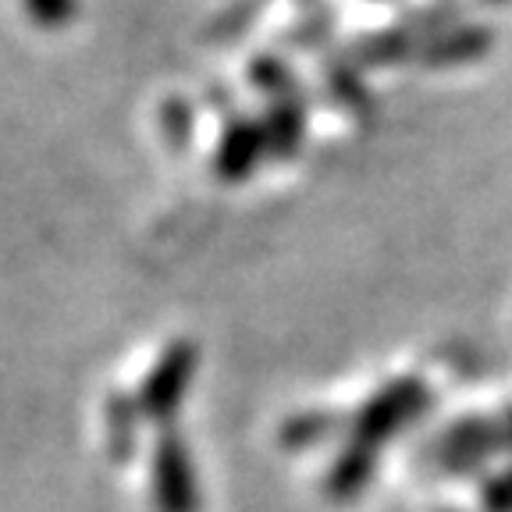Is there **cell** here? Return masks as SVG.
I'll list each match as a JSON object with an SVG mask.
<instances>
[{
    "label": "cell",
    "instance_id": "5",
    "mask_svg": "<svg viewBox=\"0 0 512 512\" xmlns=\"http://www.w3.org/2000/svg\"><path fill=\"white\" fill-rule=\"evenodd\" d=\"M377 473V448L363 445V441H349L335 456V463L328 466L324 477V495L331 502H352L367 491V484Z\"/></svg>",
    "mask_w": 512,
    "mask_h": 512
},
{
    "label": "cell",
    "instance_id": "7",
    "mask_svg": "<svg viewBox=\"0 0 512 512\" xmlns=\"http://www.w3.org/2000/svg\"><path fill=\"white\" fill-rule=\"evenodd\" d=\"M338 427H342V420H338L335 413H324V409H317V413H299L281 424V445H288V448L320 445V441H328Z\"/></svg>",
    "mask_w": 512,
    "mask_h": 512
},
{
    "label": "cell",
    "instance_id": "2",
    "mask_svg": "<svg viewBox=\"0 0 512 512\" xmlns=\"http://www.w3.org/2000/svg\"><path fill=\"white\" fill-rule=\"evenodd\" d=\"M431 406V392L416 377H402V381L384 384L381 392L370 395L349 420L352 441H363L370 448H381L384 441H392L402 427H409L416 416Z\"/></svg>",
    "mask_w": 512,
    "mask_h": 512
},
{
    "label": "cell",
    "instance_id": "9",
    "mask_svg": "<svg viewBox=\"0 0 512 512\" xmlns=\"http://www.w3.org/2000/svg\"><path fill=\"white\" fill-rule=\"evenodd\" d=\"M256 150H260V143H256L253 132H242V136L235 139L232 146H224V153H221V175H232V178L246 175L249 160H253Z\"/></svg>",
    "mask_w": 512,
    "mask_h": 512
},
{
    "label": "cell",
    "instance_id": "3",
    "mask_svg": "<svg viewBox=\"0 0 512 512\" xmlns=\"http://www.w3.org/2000/svg\"><path fill=\"white\" fill-rule=\"evenodd\" d=\"M150 480L157 512H200V484H196L189 448L171 427L160 431L153 441Z\"/></svg>",
    "mask_w": 512,
    "mask_h": 512
},
{
    "label": "cell",
    "instance_id": "4",
    "mask_svg": "<svg viewBox=\"0 0 512 512\" xmlns=\"http://www.w3.org/2000/svg\"><path fill=\"white\" fill-rule=\"evenodd\" d=\"M192 367H196V352H192V345L178 342L160 356V363L139 388V413L160 424V431H168V424L175 420L178 406L185 399V388L192 381Z\"/></svg>",
    "mask_w": 512,
    "mask_h": 512
},
{
    "label": "cell",
    "instance_id": "11",
    "mask_svg": "<svg viewBox=\"0 0 512 512\" xmlns=\"http://www.w3.org/2000/svg\"><path fill=\"white\" fill-rule=\"evenodd\" d=\"M445 512H452V509H445Z\"/></svg>",
    "mask_w": 512,
    "mask_h": 512
},
{
    "label": "cell",
    "instance_id": "10",
    "mask_svg": "<svg viewBox=\"0 0 512 512\" xmlns=\"http://www.w3.org/2000/svg\"><path fill=\"white\" fill-rule=\"evenodd\" d=\"M68 4H72V0H29L32 15L43 18V22H54V18H61L64 11H68Z\"/></svg>",
    "mask_w": 512,
    "mask_h": 512
},
{
    "label": "cell",
    "instance_id": "8",
    "mask_svg": "<svg viewBox=\"0 0 512 512\" xmlns=\"http://www.w3.org/2000/svg\"><path fill=\"white\" fill-rule=\"evenodd\" d=\"M477 509L480 512H512V466L491 473V477L480 484Z\"/></svg>",
    "mask_w": 512,
    "mask_h": 512
},
{
    "label": "cell",
    "instance_id": "6",
    "mask_svg": "<svg viewBox=\"0 0 512 512\" xmlns=\"http://www.w3.org/2000/svg\"><path fill=\"white\" fill-rule=\"evenodd\" d=\"M139 402L128 395H111L107 402V445H111V459L125 463L136 448V420H139Z\"/></svg>",
    "mask_w": 512,
    "mask_h": 512
},
{
    "label": "cell",
    "instance_id": "1",
    "mask_svg": "<svg viewBox=\"0 0 512 512\" xmlns=\"http://www.w3.org/2000/svg\"><path fill=\"white\" fill-rule=\"evenodd\" d=\"M424 452L441 473L477 470L498 452H512V409L495 416H466L459 424H448Z\"/></svg>",
    "mask_w": 512,
    "mask_h": 512
}]
</instances>
